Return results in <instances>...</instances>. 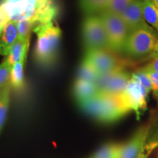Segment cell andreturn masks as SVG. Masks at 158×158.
<instances>
[{
	"label": "cell",
	"instance_id": "15",
	"mask_svg": "<svg viewBox=\"0 0 158 158\" xmlns=\"http://www.w3.org/2000/svg\"><path fill=\"white\" fill-rule=\"evenodd\" d=\"M141 153L143 158H158V124L150 132Z\"/></svg>",
	"mask_w": 158,
	"mask_h": 158
},
{
	"label": "cell",
	"instance_id": "12",
	"mask_svg": "<svg viewBox=\"0 0 158 158\" xmlns=\"http://www.w3.org/2000/svg\"><path fill=\"white\" fill-rule=\"evenodd\" d=\"M19 38L17 23L8 21L0 31V55L7 56Z\"/></svg>",
	"mask_w": 158,
	"mask_h": 158
},
{
	"label": "cell",
	"instance_id": "17",
	"mask_svg": "<svg viewBox=\"0 0 158 158\" xmlns=\"http://www.w3.org/2000/svg\"><path fill=\"white\" fill-rule=\"evenodd\" d=\"M109 0H79L81 9L87 15H98L105 11Z\"/></svg>",
	"mask_w": 158,
	"mask_h": 158
},
{
	"label": "cell",
	"instance_id": "24",
	"mask_svg": "<svg viewBox=\"0 0 158 158\" xmlns=\"http://www.w3.org/2000/svg\"><path fill=\"white\" fill-rule=\"evenodd\" d=\"M12 66L6 60L0 64V91L9 83Z\"/></svg>",
	"mask_w": 158,
	"mask_h": 158
},
{
	"label": "cell",
	"instance_id": "22",
	"mask_svg": "<svg viewBox=\"0 0 158 158\" xmlns=\"http://www.w3.org/2000/svg\"><path fill=\"white\" fill-rule=\"evenodd\" d=\"M134 0H109L106 10L119 15Z\"/></svg>",
	"mask_w": 158,
	"mask_h": 158
},
{
	"label": "cell",
	"instance_id": "8",
	"mask_svg": "<svg viewBox=\"0 0 158 158\" xmlns=\"http://www.w3.org/2000/svg\"><path fill=\"white\" fill-rule=\"evenodd\" d=\"M130 78L129 72L119 68L100 76L94 84L100 94L117 95L126 88Z\"/></svg>",
	"mask_w": 158,
	"mask_h": 158
},
{
	"label": "cell",
	"instance_id": "21",
	"mask_svg": "<svg viewBox=\"0 0 158 158\" xmlns=\"http://www.w3.org/2000/svg\"><path fill=\"white\" fill-rule=\"evenodd\" d=\"M122 144L108 143L102 147L92 158H118Z\"/></svg>",
	"mask_w": 158,
	"mask_h": 158
},
{
	"label": "cell",
	"instance_id": "20",
	"mask_svg": "<svg viewBox=\"0 0 158 158\" xmlns=\"http://www.w3.org/2000/svg\"><path fill=\"white\" fill-rule=\"evenodd\" d=\"M10 85L8 83L0 91V130H2L4 122L7 116L10 103Z\"/></svg>",
	"mask_w": 158,
	"mask_h": 158
},
{
	"label": "cell",
	"instance_id": "28",
	"mask_svg": "<svg viewBox=\"0 0 158 158\" xmlns=\"http://www.w3.org/2000/svg\"><path fill=\"white\" fill-rule=\"evenodd\" d=\"M157 55H158V44L157 45V46H156L155 50L153 51V52L151 54V56H157Z\"/></svg>",
	"mask_w": 158,
	"mask_h": 158
},
{
	"label": "cell",
	"instance_id": "10",
	"mask_svg": "<svg viewBox=\"0 0 158 158\" xmlns=\"http://www.w3.org/2000/svg\"><path fill=\"white\" fill-rule=\"evenodd\" d=\"M129 31V34L138 29L157 31L147 23L142 13V0H134L119 14Z\"/></svg>",
	"mask_w": 158,
	"mask_h": 158
},
{
	"label": "cell",
	"instance_id": "11",
	"mask_svg": "<svg viewBox=\"0 0 158 158\" xmlns=\"http://www.w3.org/2000/svg\"><path fill=\"white\" fill-rule=\"evenodd\" d=\"M150 130L149 125L140 128L127 141L122 144L118 158H137L147 142Z\"/></svg>",
	"mask_w": 158,
	"mask_h": 158
},
{
	"label": "cell",
	"instance_id": "16",
	"mask_svg": "<svg viewBox=\"0 0 158 158\" xmlns=\"http://www.w3.org/2000/svg\"><path fill=\"white\" fill-rule=\"evenodd\" d=\"M26 57H23L15 63L12 67L10 75L9 84L10 87L16 90L21 89L24 84V76H23V67H24Z\"/></svg>",
	"mask_w": 158,
	"mask_h": 158
},
{
	"label": "cell",
	"instance_id": "1",
	"mask_svg": "<svg viewBox=\"0 0 158 158\" xmlns=\"http://www.w3.org/2000/svg\"><path fill=\"white\" fill-rule=\"evenodd\" d=\"M0 11L7 22L27 20L37 26L53 21L59 9L54 0H2Z\"/></svg>",
	"mask_w": 158,
	"mask_h": 158
},
{
	"label": "cell",
	"instance_id": "19",
	"mask_svg": "<svg viewBox=\"0 0 158 158\" xmlns=\"http://www.w3.org/2000/svg\"><path fill=\"white\" fill-rule=\"evenodd\" d=\"M99 76H100L98 71L94 68L93 65L91 64L87 59L84 58L79 67L77 79L95 83Z\"/></svg>",
	"mask_w": 158,
	"mask_h": 158
},
{
	"label": "cell",
	"instance_id": "27",
	"mask_svg": "<svg viewBox=\"0 0 158 158\" xmlns=\"http://www.w3.org/2000/svg\"><path fill=\"white\" fill-rule=\"evenodd\" d=\"M152 57V61L141 69L142 70H151L154 71V72L158 73V55Z\"/></svg>",
	"mask_w": 158,
	"mask_h": 158
},
{
	"label": "cell",
	"instance_id": "30",
	"mask_svg": "<svg viewBox=\"0 0 158 158\" xmlns=\"http://www.w3.org/2000/svg\"><path fill=\"white\" fill-rule=\"evenodd\" d=\"M137 158H143V156H142V154H141V152H140V153H139V155H138Z\"/></svg>",
	"mask_w": 158,
	"mask_h": 158
},
{
	"label": "cell",
	"instance_id": "7",
	"mask_svg": "<svg viewBox=\"0 0 158 158\" xmlns=\"http://www.w3.org/2000/svg\"><path fill=\"white\" fill-rule=\"evenodd\" d=\"M149 94L143 85L131 75L129 82L123 90L118 94L122 106L128 111L133 110L139 117L141 110L147 108V96Z\"/></svg>",
	"mask_w": 158,
	"mask_h": 158
},
{
	"label": "cell",
	"instance_id": "25",
	"mask_svg": "<svg viewBox=\"0 0 158 158\" xmlns=\"http://www.w3.org/2000/svg\"><path fill=\"white\" fill-rule=\"evenodd\" d=\"M132 76L135 77L138 81L143 85V86L147 89L148 92H149L152 90L151 81H150L149 77L147 76V75L145 73L139 70L136 73H135L132 74Z\"/></svg>",
	"mask_w": 158,
	"mask_h": 158
},
{
	"label": "cell",
	"instance_id": "26",
	"mask_svg": "<svg viewBox=\"0 0 158 158\" xmlns=\"http://www.w3.org/2000/svg\"><path fill=\"white\" fill-rule=\"evenodd\" d=\"M140 70L145 73L147 75V76L149 77L152 84V90L153 91L154 94L158 98V73L151 70H142V69H140Z\"/></svg>",
	"mask_w": 158,
	"mask_h": 158
},
{
	"label": "cell",
	"instance_id": "23",
	"mask_svg": "<svg viewBox=\"0 0 158 158\" xmlns=\"http://www.w3.org/2000/svg\"><path fill=\"white\" fill-rule=\"evenodd\" d=\"M18 31H19V38L23 40L29 39L31 31L33 30L35 24L30 21H21L17 22Z\"/></svg>",
	"mask_w": 158,
	"mask_h": 158
},
{
	"label": "cell",
	"instance_id": "6",
	"mask_svg": "<svg viewBox=\"0 0 158 158\" xmlns=\"http://www.w3.org/2000/svg\"><path fill=\"white\" fill-rule=\"evenodd\" d=\"M82 35L86 51L108 48L106 30L100 15H89L82 25Z\"/></svg>",
	"mask_w": 158,
	"mask_h": 158
},
{
	"label": "cell",
	"instance_id": "18",
	"mask_svg": "<svg viewBox=\"0 0 158 158\" xmlns=\"http://www.w3.org/2000/svg\"><path fill=\"white\" fill-rule=\"evenodd\" d=\"M142 13L147 23L158 33V11L152 0H142Z\"/></svg>",
	"mask_w": 158,
	"mask_h": 158
},
{
	"label": "cell",
	"instance_id": "2",
	"mask_svg": "<svg viewBox=\"0 0 158 158\" xmlns=\"http://www.w3.org/2000/svg\"><path fill=\"white\" fill-rule=\"evenodd\" d=\"M33 31L37 35L35 61L45 68L51 66L56 59L62 31L53 21L35 26Z\"/></svg>",
	"mask_w": 158,
	"mask_h": 158
},
{
	"label": "cell",
	"instance_id": "13",
	"mask_svg": "<svg viewBox=\"0 0 158 158\" xmlns=\"http://www.w3.org/2000/svg\"><path fill=\"white\" fill-rule=\"evenodd\" d=\"M96 84L93 82L77 79L74 84L73 94L78 104L87 101L98 94Z\"/></svg>",
	"mask_w": 158,
	"mask_h": 158
},
{
	"label": "cell",
	"instance_id": "29",
	"mask_svg": "<svg viewBox=\"0 0 158 158\" xmlns=\"http://www.w3.org/2000/svg\"><path fill=\"white\" fill-rule=\"evenodd\" d=\"M152 1L153 4H154V5H155V7H156V8H157V11H158V0H152Z\"/></svg>",
	"mask_w": 158,
	"mask_h": 158
},
{
	"label": "cell",
	"instance_id": "9",
	"mask_svg": "<svg viewBox=\"0 0 158 158\" xmlns=\"http://www.w3.org/2000/svg\"><path fill=\"white\" fill-rule=\"evenodd\" d=\"M84 58L89 62L98 71L99 76L119 68H124L127 62L118 59L106 49L86 51Z\"/></svg>",
	"mask_w": 158,
	"mask_h": 158
},
{
	"label": "cell",
	"instance_id": "3",
	"mask_svg": "<svg viewBox=\"0 0 158 158\" xmlns=\"http://www.w3.org/2000/svg\"><path fill=\"white\" fill-rule=\"evenodd\" d=\"M81 109L98 121L111 123L127 114L128 110L122 106L117 95L100 94L79 104Z\"/></svg>",
	"mask_w": 158,
	"mask_h": 158
},
{
	"label": "cell",
	"instance_id": "4",
	"mask_svg": "<svg viewBox=\"0 0 158 158\" xmlns=\"http://www.w3.org/2000/svg\"><path fill=\"white\" fill-rule=\"evenodd\" d=\"M99 15L106 30L109 50L115 52L123 51L129 31L120 15L106 10Z\"/></svg>",
	"mask_w": 158,
	"mask_h": 158
},
{
	"label": "cell",
	"instance_id": "14",
	"mask_svg": "<svg viewBox=\"0 0 158 158\" xmlns=\"http://www.w3.org/2000/svg\"><path fill=\"white\" fill-rule=\"evenodd\" d=\"M29 39L23 40L18 38L16 42L14 43L10 51L7 59H5L10 65L13 67L21 59L27 56L29 48Z\"/></svg>",
	"mask_w": 158,
	"mask_h": 158
},
{
	"label": "cell",
	"instance_id": "5",
	"mask_svg": "<svg viewBox=\"0 0 158 158\" xmlns=\"http://www.w3.org/2000/svg\"><path fill=\"white\" fill-rule=\"evenodd\" d=\"M158 44V33L147 29H138L130 32L124 44L123 51L133 57L152 54Z\"/></svg>",
	"mask_w": 158,
	"mask_h": 158
}]
</instances>
